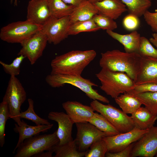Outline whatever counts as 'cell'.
Listing matches in <instances>:
<instances>
[{
	"label": "cell",
	"mask_w": 157,
	"mask_h": 157,
	"mask_svg": "<svg viewBox=\"0 0 157 157\" xmlns=\"http://www.w3.org/2000/svg\"><path fill=\"white\" fill-rule=\"evenodd\" d=\"M96 55L94 50H76L57 56L51 62V73L81 75L84 69Z\"/></svg>",
	"instance_id": "cell-1"
},
{
	"label": "cell",
	"mask_w": 157,
	"mask_h": 157,
	"mask_svg": "<svg viewBox=\"0 0 157 157\" xmlns=\"http://www.w3.org/2000/svg\"><path fill=\"white\" fill-rule=\"evenodd\" d=\"M101 55L99 64L101 68L124 72L134 81L142 58L138 52L128 53L115 49L101 53Z\"/></svg>",
	"instance_id": "cell-2"
},
{
	"label": "cell",
	"mask_w": 157,
	"mask_h": 157,
	"mask_svg": "<svg viewBox=\"0 0 157 157\" xmlns=\"http://www.w3.org/2000/svg\"><path fill=\"white\" fill-rule=\"evenodd\" d=\"M96 76L101 82L100 89L114 99L133 90L135 85L134 81L124 72L101 68Z\"/></svg>",
	"instance_id": "cell-3"
},
{
	"label": "cell",
	"mask_w": 157,
	"mask_h": 157,
	"mask_svg": "<svg viewBox=\"0 0 157 157\" xmlns=\"http://www.w3.org/2000/svg\"><path fill=\"white\" fill-rule=\"evenodd\" d=\"M47 83L52 87H62L66 84H71L79 88L89 98L109 104V101L105 97L99 94L93 88L98 85L90 80L82 77L81 75H74L50 73L45 78Z\"/></svg>",
	"instance_id": "cell-4"
},
{
	"label": "cell",
	"mask_w": 157,
	"mask_h": 157,
	"mask_svg": "<svg viewBox=\"0 0 157 157\" xmlns=\"http://www.w3.org/2000/svg\"><path fill=\"white\" fill-rule=\"evenodd\" d=\"M59 142L57 130L51 134L35 135L25 139L21 144L14 157H33L40 152L52 150Z\"/></svg>",
	"instance_id": "cell-5"
},
{
	"label": "cell",
	"mask_w": 157,
	"mask_h": 157,
	"mask_svg": "<svg viewBox=\"0 0 157 157\" xmlns=\"http://www.w3.org/2000/svg\"><path fill=\"white\" fill-rule=\"evenodd\" d=\"M26 97V92L19 80L16 76H10L3 101L7 104L10 118L19 125L22 123L19 117L21 107Z\"/></svg>",
	"instance_id": "cell-6"
},
{
	"label": "cell",
	"mask_w": 157,
	"mask_h": 157,
	"mask_svg": "<svg viewBox=\"0 0 157 157\" xmlns=\"http://www.w3.org/2000/svg\"><path fill=\"white\" fill-rule=\"evenodd\" d=\"M42 26L26 20L13 22L1 29L0 38L8 43L21 44L41 30Z\"/></svg>",
	"instance_id": "cell-7"
},
{
	"label": "cell",
	"mask_w": 157,
	"mask_h": 157,
	"mask_svg": "<svg viewBox=\"0 0 157 157\" xmlns=\"http://www.w3.org/2000/svg\"><path fill=\"white\" fill-rule=\"evenodd\" d=\"M90 106L104 116L120 133L127 132L135 127L131 116L109 104H104L95 100L90 103Z\"/></svg>",
	"instance_id": "cell-8"
},
{
	"label": "cell",
	"mask_w": 157,
	"mask_h": 157,
	"mask_svg": "<svg viewBox=\"0 0 157 157\" xmlns=\"http://www.w3.org/2000/svg\"><path fill=\"white\" fill-rule=\"evenodd\" d=\"M70 24V16L59 18L51 16L42 25L41 30L46 35L48 42L56 45L67 38Z\"/></svg>",
	"instance_id": "cell-9"
},
{
	"label": "cell",
	"mask_w": 157,
	"mask_h": 157,
	"mask_svg": "<svg viewBox=\"0 0 157 157\" xmlns=\"http://www.w3.org/2000/svg\"><path fill=\"white\" fill-rule=\"evenodd\" d=\"M48 42L46 35L41 29L20 44L22 47L18 55L24 56L33 65L42 55Z\"/></svg>",
	"instance_id": "cell-10"
},
{
	"label": "cell",
	"mask_w": 157,
	"mask_h": 157,
	"mask_svg": "<svg viewBox=\"0 0 157 157\" xmlns=\"http://www.w3.org/2000/svg\"><path fill=\"white\" fill-rule=\"evenodd\" d=\"M75 124L77 132L75 140L80 151H87L95 142L108 136L88 122Z\"/></svg>",
	"instance_id": "cell-11"
},
{
	"label": "cell",
	"mask_w": 157,
	"mask_h": 157,
	"mask_svg": "<svg viewBox=\"0 0 157 157\" xmlns=\"http://www.w3.org/2000/svg\"><path fill=\"white\" fill-rule=\"evenodd\" d=\"M135 127L127 132L108 136L103 138L107 145L108 152L116 153L125 149L131 144L138 140L147 132Z\"/></svg>",
	"instance_id": "cell-12"
},
{
	"label": "cell",
	"mask_w": 157,
	"mask_h": 157,
	"mask_svg": "<svg viewBox=\"0 0 157 157\" xmlns=\"http://www.w3.org/2000/svg\"><path fill=\"white\" fill-rule=\"evenodd\" d=\"M157 154V126H153L134 144L131 157H153Z\"/></svg>",
	"instance_id": "cell-13"
},
{
	"label": "cell",
	"mask_w": 157,
	"mask_h": 157,
	"mask_svg": "<svg viewBox=\"0 0 157 157\" xmlns=\"http://www.w3.org/2000/svg\"><path fill=\"white\" fill-rule=\"evenodd\" d=\"M48 117L58 124L57 133L59 140V144H63L73 140L72 131L74 124L67 114L63 112L51 111Z\"/></svg>",
	"instance_id": "cell-14"
},
{
	"label": "cell",
	"mask_w": 157,
	"mask_h": 157,
	"mask_svg": "<svg viewBox=\"0 0 157 157\" xmlns=\"http://www.w3.org/2000/svg\"><path fill=\"white\" fill-rule=\"evenodd\" d=\"M63 108L73 124L88 122L95 110L90 106L76 101H67L62 104Z\"/></svg>",
	"instance_id": "cell-15"
},
{
	"label": "cell",
	"mask_w": 157,
	"mask_h": 157,
	"mask_svg": "<svg viewBox=\"0 0 157 157\" xmlns=\"http://www.w3.org/2000/svg\"><path fill=\"white\" fill-rule=\"evenodd\" d=\"M51 16L47 0H31L27 7L26 20L42 25Z\"/></svg>",
	"instance_id": "cell-16"
},
{
	"label": "cell",
	"mask_w": 157,
	"mask_h": 157,
	"mask_svg": "<svg viewBox=\"0 0 157 157\" xmlns=\"http://www.w3.org/2000/svg\"><path fill=\"white\" fill-rule=\"evenodd\" d=\"M134 82L135 85L148 83H157V58L142 57Z\"/></svg>",
	"instance_id": "cell-17"
},
{
	"label": "cell",
	"mask_w": 157,
	"mask_h": 157,
	"mask_svg": "<svg viewBox=\"0 0 157 157\" xmlns=\"http://www.w3.org/2000/svg\"><path fill=\"white\" fill-rule=\"evenodd\" d=\"M93 3L98 9L99 14L114 20L128 10L126 6L120 0H102Z\"/></svg>",
	"instance_id": "cell-18"
},
{
	"label": "cell",
	"mask_w": 157,
	"mask_h": 157,
	"mask_svg": "<svg viewBox=\"0 0 157 157\" xmlns=\"http://www.w3.org/2000/svg\"><path fill=\"white\" fill-rule=\"evenodd\" d=\"M53 126V124L50 125H41L32 126L28 125L23 120L20 125L17 124H15L13 129L16 133L19 134V138L17 145L13 151V154L19 146L26 139L39 135L40 132L44 133L48 131Z\"/></svg>",
	"instance_id": "cell-19"
},
{
	"label": "cell",
	"mask_w": 157,
	"mask_h": 157,
	"mask_svg": "<svg viewBox=\"0 0 157 157\" xmlns=\"http://www.w3.org/2000/svg\"><path fill=\"white\" fill-rule=\"evenodd\" d=\"M99 11L94 4L89 0L85 1L75 6L70 16L71 24L92 18Z\"/></svg>",
	"instance_id": "cell-20"
},
{
	"label": "cell",
	"mask_w": 157,
	"mask_h": 157,
	"mask_svg": "<svg viewBox=\"0 0 157 157\" xmlns=\"http://www.w3.org/2000/svg\"><path fill=\"white\" fill-rule=\"evenodd\" d=\"M107 33L113 39L117 40L124 46L126 52H138L141 37L137 31H134L129 34L122 35L113 31H106Z\"/></svg>",
	"instance_id": "cell-21"
},
{
	"label": "cell",
	"mask_w": 157,
	"mask_h": 157,
	"mask_svg": "<svg viewBox=\"0 0 157 157\" xmlns=\"http://www.w3.org/2000/svg\"><path fill=\"white\" fill-rule=\"evenodd\" d=\"M131 116L135 127L140 129H148L154 126L157 119V115L152 113L145 107H140Z\"/></svg>",
	"instance_id": "cell-22"
},
{
	"label": "cell",
	"mask_w": 157,
	"mask_h": 157,
	"mask_svg": "<svg viewBox=\"0 0 157 157\" xmlns=\"http://www.w3.org/2000/svg\"><path fill=\"white\" fill-rule=\"evenodd\" d=\"M52 150L55 154L54 157H83L87 152L79 151L75 139L63 144H58Z\"/></svg>",
	"instance_id": "cell-23"
},
{
	"label": "cell",
	"mask_w": 157,
	"mask_h": 157,
	"mask_svg": "<svg viewBox=\"0 0 157 157\" xmlns=\"http://www.w3.org/2000/svg\"><path fill=\"white\" fill-rule=\"evenodd\" d=\"M51 16L57 18L70 16L75 6L67 4L63 0H47Z\"/></svg>",
	"instance_id": "cell-24"
},
{
	"label": "cell",
	"mask_w": 157,
	"mask_h": 157,
	"mask_svg": "<svg viewBox=\"0 0 157 157\" xmlns=\"http://www.w3.org/2000/svg\"><path fill=\"white\" fill-rule=\"evenodd\" d=\"M114 99L116 103L126 114H131L142 105L138 99L127 92L120 95Z\"/></svg>",
	"instance_id": "cell-25"
},
{
	"label": "cell",
	"mask_w": 157,
	"mask_h": 157,
	"mask_svg": "<svg viewBox=\"0 0 157 157\" xmlns=\"http://www.w3.org/2000/svg\"><path fill=\"white\" fill-rule=\"evenodd\" d=\"M127 93L138 99L152 113L157 115V92H137L132 90Z\"/></svg>",
	"instance_id": "cell-26"
},
{
	"label": "cell",
	"mask_w": 157,
	"mask_h": 157,
	"mask_svg": "<svg viewBox=\"0 0 157 157\" xmlns=\"http://www.w3.org/2000/svg\"><path fill=\"white\" fill-rule=\"evenodd\" d=\"M88 122L94 126L108 136H112L120 133L115 127L102 115L94 113Z\"/></svg>",
	"instance_id": "cell-27"
},
{
	"label": "cell",
	"mask_w": 157,
	"mask_h": 157,
	"mask_svg": "<svg viewBox=\"0 0 157 157\" xmlns=\"http://www.w3.org/2000/svg\"><path fill=\"white\" fill-rule=\"evenodd\" d=\"M126 6L129 13L138 17L143 15L151 5V0H120Z\"/></svg>",
	"instance_id": "cell-28"
},
{
	"label": "cell",
	"mask_w": 157,
	"mask_h": 157,
	"mask_svg": "<svg viewBox=\"0 0 157 157\" xmlns=\"http://www.w3.org/2000/svg\"><path fill=\"white\" fill-rule=\"evenodd\" d=\"M100 29L92 18L71 24L68 29V34L69 35H74L83 32H95Z\"/></svg>",
	"instance_id": "cell-29"
},
{
	"label": "cell",
	"mask_w": 157,
	"mask_h": 157,
	"mask_svg": "<svg viewBox=\"0 0 157 157\" xmlns=\"http://www.w3.org/2000/svg\"><path fill=\"white\" fill-rule=\"evenodd\" d=\"M28 107L27 109L21 112L19 117L21 119H25L32 121L36 125H49L51 124L46 119L41 118L35 113L34 109V101L31 98L28 99Z\"/></svg>",
	"instance_id": "cell-30"
},
{
	"label": "cell",
	"mask_w": 157,
	"mask_h": 157,
	"mask_svg": "<svg viewBox=\"0 0 157 157\" xmlns=\"http://www.w3.org/2000/svg\"><path fill=\"white\" fill-rule=\"evenodd\" d=\"M108 152L107 145L103 138L94 142L87 151L85 157H104Z\"/></svg>",
	"instance_id": "cell-31"
},
{
	"label": "cell",
	"mask_w": 157,
	"mask_h": 157,
	"mask_svg": "<svg viewBox=\"0 0 157 157\" xmlns=\"http://www.w3.org/2000/svg\"><path fill=\"white\" fill-rule=\"evenodd\" d=\"M10 118L7 103L4 101L0 104V146L2 147L5 142V128L6 122Z\"/></svg>",
	"instance_id": "cell-32"
},
{
	"label": "cell",
	"mask_w": 157,
	"mask_h": 157,
	"mask_svg": "<svg viewBox=\"0 0 157 157\" xmlns=\"http://www.w3.org/2000/svg\"><path fill=\"white\" fill-rule=\"evenodd\" d=\"M18 56L10 64H7L2 61H0V64L4 72L10 76H16L20 74L21 63L26 58L22 55Z\"/></svg>",
	"instance_id": "cell-33"
},
{
	"label": "cell",
	"mask_w": 157,
	"mask_h": 157,
	"mask_svg": "<svg viewBox=\"0 0 157 157\" xmlns=\"http://www.w3.org/2000/svg\"><path fill=\"white\" fill-rule=\"evenodd\" d=\"M92 19L100 29L113 31L117 27V24L114 19L102 14H96Z\"/></svg>",
	"instance_id": "cell-34"
},
{
	"label": "cell",
	"mask_w": 157,
	"mask_h": 157,
	"mask_svg": "<svg viewBox=\"0 0 157 157\" xmlns=\"http://www.w3.org/2000/svg\"><path fill=\"white\" fill-rule=\"evenodd\" d=\"M138 52L142 57L157 58V49H155L148 39L141 37Z\"/></svg>",
	"instance_id": "cell-35"
},
{
	"label": "cell",
	"mask_w": 157,
	"mask_h": 157,
	"mask_svg": "<svg viewBox=\"0 0 157 157\" xmlns=\"http://www.w3.org/2000/svg\"><path fill=\"white\" fill-rule=\"evenodd\" d=\"M138 17L133 14L129 13L124 18L123 24L124 27L129 31H133L137 29L140 25Z\"/></svg>",
	"instance_id": "cell-36"
},
{
	"label": "cell",
	"mask_w": 157,
	"mask_h": 157,
	"mask_svg": "<svg viewBox=\"0 0 157 157\" xmlns=\"http://www.w3.org/2000/svg\"><path fill=\"white\" fill-rule=\"evenodd\" d=\"M143 15L146 22L152 30L157 33V12L151 13L147 10Z\"/></svg>",
	"instance_id": "cell-37"
},
{
	"label": "cell",
	"mask_w": 157,
	"mask_h": 157,
	"mask_svg": "<svg viewBox=\"0 0 157 157\" xmlns=\"http://www.w3.org/2000/svg\"><path fill=\"white\" fill-rule=\"evenodd\" d=\"M132 90L137 92H157V83H148L135 85Z\"/></svg>",
	"instance_id": "cell-38"
},
{
	"label": "cell",
	"mask_w": 157,
	"mask_h": 157,
	"mask_svg": "<svg viewBox=\"0 0 157 157\" xmlns=\"http://www.w3.org/2000/svg\"><path fill=\"white\" fill-rule=\"evenodd\" d=\"M134 142L131 144L123 150L116 153L107 152L105 156L106 157H130L134 144Z\"/></svg>",
	"instance_id": "cell-39"
},
{
	"label": "cell",
	"mask_w": 157,
	"mask_h": 157,
	"mask_svg": "<svg viewBox=\"0 0 157 157\" xmlns=\"http://www.w3.org/2000/svg\"><path fill=\"white\" fill-rule=\"evenodd\" d=\"M52 150L44 151L34 155L33 157H52Z\"/></svg>",
	"instance_id": "cell-40"
},
{
	"label": "cell",
	"mask_w": 157,
	"mask_h": 157,
	"mask_svg": "<svg viewBox=\"0 0 157 157\" xmlns=\"http://www.w3.org/2000/svg\"><path fill=\"white\" fill-rule=\"evenodd\" d=\"M67 4L76 6L82 2L89 0H63Z\"/></svg>",
	"instance_id": "cell-41"
},
{
	"label": "cell",
	"mask_w": 157,
	"mask_h": 157,
	"mask_svg": "<svg viewBox=\"0 0 157 157\" xmlns=\"http://www.w3.org/2000/svg\"><path fill=\"white\" fill-rule=\"evenodd\" d=\"M152 37L149 39L150 42L157 48V33L152 34Z\"/></svg>",
	"instance_id": "cell-42"
},
{
	"label": "cell",
	"mask_w": 157,
	"mask_h": 157,
	"mask_svg": "<svg viewBox=\"0 0 157 157\" xmlns=\"http://www.w3.org/2000/svg\"><path fill=\"white\" fill-rule=\"evenodd\" d=\"M102 0H89V1L93 3L97 1H100Z\"/></svg>",
	"instance_id": "cell-43"
},
{
	"label": "cell",
	"mask_w": 157,
	"mask_h": 157,
	"mask_svg": "<svg viewBox=\"0 0 157 157\" xmlns=\"http://www.w3.org/2000/svg\"><path fill=\"white\" fill-rule=\"evenodd\" d=\"M13 0H11V1H12ZM17 0H14V4L15 6H17Z\"/></svg>",
	"instance_id": "cell-44"
},
{
	"label": "cell",
	"mask_w": 157,
	"mask_h": 157,
	"mask_svg": "<svg viewBox=\"0 0 157 157\" xmlns=\"http://www.w3.org/2000/svg\"><path fill=\"white\" fill-rule=\"evenodd\" d=\"M156 157H157V154L156 155Z\"/></svg>",
	"instance_id": "cell-45"
}]
</instances>
